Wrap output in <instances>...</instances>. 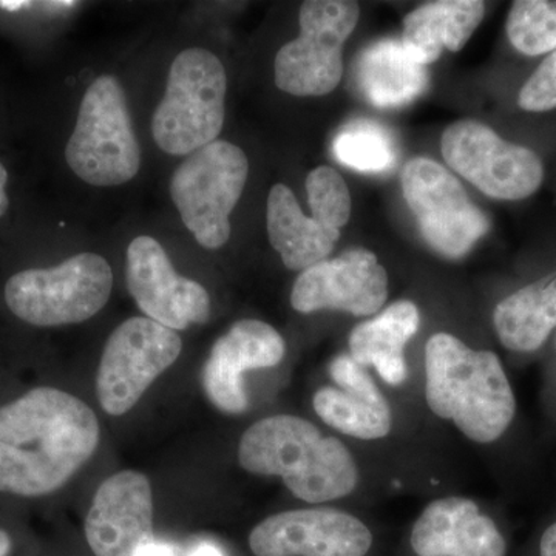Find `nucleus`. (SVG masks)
Here are the masks:
<instances>
[{"label": "nucleus", "instance_id": "obj_1", "mask_svg": "<svg viewBox=\"0 0 556 556\" xmlns=\"http://www.w3.org/2000/svg\"><path fill=\"white\" fill-rule=\"evenodd\" d=\"M93 409L40 387L0 407V493L43 496L67 484L100 445Z\"/></svg>", "mask_w": 556, "mask_h": 556}, {"label": "nucleus", "instance_id": "obj_2", "mask_svg": "<svg viewBox=\"0 0 556 556\" xmlns=\"http://www.w3.org/2000/svg\"><path fill=\"white\" fill-rule=\"evenodd\" d=\"M428 407L468 439L490 444L503 437L517 415V397L500 357L477 351L447 332L426 346Z\"/></svg>", "mask_w": 556, "mask_h": 556}, {"label": "nucleus", "instance_id": "obj_3", "mask_svg": "<svg viewBox=\"0 0 556 556\" xmlns=\"http://www.w3.org/2000/svg\"><path fill=\"white\" fill-rule=\"evenodd\" d=\"M239 463L249 473L280 477L292 495L311 504L345 497L358 482L350 450L298 416H270L249 427Z\"/></svg>", "mask_w": 556, "mask_h": 556}, {"label": "nucleus", "instance_id": "obj_4", "mask_svg": "<svg viewBox=\"0 0 556 556\" xmlns=\"http://www.w3.org/2000/svg\"><path fill=\"white\" fill-rule=\"evenodd\" d=\"M226 91L228 76L218 56L200 47L181 51L153 113L156 146L169 155L189 156L217 141L225 124Z\"/></svg>", "mask_w": 556, "mask_h": 556}, {"label": "nucleus", "instance_id": "obj_5", "mask_svg": "<svg viewBox=\"0 0 556 556\" xmlns=\"http://www.w3.org/2000/svg\"><path fill=\"white\" fill-rule=\"evenodd\" d=\"M65 160L83 181L97 188H112L137 177L141 148L115 76H100L84 93Z\"/></svg>", "mask_w": 556, "mask_h": 556}, {"label": "nucleus", "instance_id": "obj_6", "mask_svg": "<svg viewBox=\"0 0 556 556\" xmlns=\"http://www.w3.org/2000/svg\"><path fill=\"white\" fill-rule=\"evenodd\" d=\"M113 273L108 260L83 252L49 269H27L7 281L11 313L40 328L83 324L110 300Z\"/></svg>", "mask_w": 556, "mask_h": 556}, {"label": "nucleus", "instance_id": "obj_7", "mask_svg": "<svg viewBox=\"0 0 556 556\" xmlns=\"http://www.w3.org/2000/svg\"><path fill=\"white\" fill-rule=\"evenodd\" d=\"M248 174L247 153L217 139L186 156L172 175V200L201 247L219 249L228 243L229 217L243 195Z\"/></svg>", "mask_w": 556, "mask_h": 556}, {"label": "nucleus", "instance_id": "obj_8", "mask_svg": "<svg viewBox=\"0 0 556 556\" xmlns=\"http://www.w3.org/2000/svg\"><path fill=\"white\" fill-rule=\"evenodd\" d=\"M356 2L308 0L300 9V35L285 43L274 62L278 89L294 97H324L343 75L342 50L356 28Z\"/></svg>", "mask_w": 556, "mask_h": 556}, {"label": "nucleus", "instance_id": "obj_9", "mask_svg": "<svg viewBox=\"0 0 556 556\" xmlns=\"http://www.w3.org/2000/svg\"><path fill=\"white\" fill-rule=\"evenodd\" d=\"M181 338L148 317H131L110 336L97 376V396L110 416L138 404L153 380L177 362Z\"/></svg>", "mask_w": 556, "mask_h": 556}, {"label": "nucleus", "instance_id": "obj_10", "mask_svg": "<svg viewBox=\"0 0 556 556\" xmlns=\"http://www.w3.org/2000/svg\"><path fill=\"white\" fill-rule=\"evenodd\" d=\"M441 149L453 170L492 199L525 200L543 185V161L533 150L504 141L478 121L448 126Z\"/></svg>", "mask_w": 556, "mask_h": 556}, {"label": "nucleus", "instance_id": "obj_11", "mask_svg": "<svg viewBox=\"0 0 556 556\" xmlns=\"http://www.w3.org/2000/svg\"><path fill=\"white\" fill-rule=\"evenodd\" d=\"M402 190L424 239L444 257H463L490 228L484 212L437 161L426 156L408 161L402 172Z\"/></svg>", "mask_w": 556, "mask_h": 556}, {"label": "nucleus", "instance_id": "obj_12", "mask_svg": "<svg viewBox=\"0 0 556 556\" xmlns=\"http://www.w3.org/2000/svg\"><path fill=\"white\" fill-rule=\"evenodd\" d=\"M371 546L361 519L331 507L273 515L249 535L255 556H365Z\"/></svg>", "mask_w": 556, "mask_h": 556}, {"label": "nucleus", "instance_id": "obj_13", "mask_svg": "<svg viewBox=\"0 0 556 556\" xmlns=\"http://www.w3.org/2000/svg\"><path fill=\"white\" fill-rule=\"evenodd\" d=\"M127 288L148 318L174 331L206 324L211 316L206 289L179 276L152 237H137L127 248Z\"/></svg>", "mask_w": 556, "mask_h": 556}, {"label": "nucleus", "instance_id": "obj_14", "mask_svg": "<svg viewBox=\"0 0 556 556\" xmlns=\"http://www.w3.org/2000/svg\"><path fill=\"white\" fill-rule=\"evenodd\" d=\"M388 298V274L372 252L351 249L303 270L291 292L292 308L308 314L339 309L372 316Z\"/></svg>", "mask_w": 556, "mask_h": 556}, {"label": "nucleus", "instance_id": "obj_15", "mask_svg": "<svg viewBox=\"0 0 556 556\" xmlns=\"http://www.w3.org/2000/svg\"><path fill=\"white\" fill-rule=\"evenodd\" d=\"M87 543L97 556H138L155 541L149 478L124 470L105 479L86 519Z\"/></svg>", "mask_w": 556, "mask_h": 556}, {"label": "nucleus", "instance_id": "obj_16", "mask_svg": "<svg viewBox=\"0 0 556 556\" xmlns=\"http://www.w3.org/2000/svg\"><path fill=\"white\" fill-rule=\"evenodd\" d=\"M287 353L285 340L265 321L247 318L214 343L203 371V387L212 404L229 415L248 408L244 371L276 367Z\"/></svg>", "mask_w": 556, "mask_h": 556}, {"label": "nucleus", "instance_id": "obj_17", "mask_svg": "<svg viewBox=\"0 0 556 556\" xmlns=\"http://www.w3.org/2000/svg\"><path fill=\"white\" fill-rule=\"evenodd\" d=\"M417 556H506L507 541L496 522L467 497L433 501L412 532Z\"/></svg>", "mask_w": 556, "mask_h": 556}, {"label": "nucleus", "instance_id": "obj_18", "mask_svg": "<svg viewBox=\"0 0 556 556\" xmlns=\"http://www.w3.org/2000/svg\"><path fill=\"white\" fill-rule=\"evenodd\" d=\"M336 387L314 394V409L329 427L364 441L388 437L393 427L390 405L375 380L354 358L342 354L329 368Z\"/></svg>", "mask_w": 556, "mask_h": 556}, {"label": "nucleus", "instance_id": "obj_19", "mask_svg": "<svg viewBox=\"0 0 556 556\" xmlns=\"http://www.w3.org/2000/svg\"><path fill=\"white\" fill-rule=\"evenodd\" d=\"M485 3L479 0H441L419 7L404 20L402 46L417 64L427 67L442 50L459 51L482 22Z\"/></svg>", "mask_w": 556, "mask_h": 556}, {"label": "nucleus", "instance_id": "obj_20", "mask_svg": "<svg viewBox=\"0 0 556 556\" xmlns=\"http://www.w3.org/2000/svg\"><path fill=\"white\" fill-rule=\"evenodd\" d=\"M420 314L413 302L401 300L379 316L364 321L350 336L351 357L361 367H375L390 386L407 379L405 346L419 329Z\"/></svg>", "mask_w": 556, "mask_h": 556}, {"label": "nucleus", "instance_id": "obj_21", "mask_svg": "<svg viewBox=\"0 0 556 556\" xmlns=\"http://www.w3.org/2000/svg\"><path fill=\"white\" fill-rule=\"evenodd\" d=\"M268 236L291 270H305L331 254L340 232L321 226L303 214L294 192L287 185L274 186L268 197Z\"/></svg>", "mask_w": 556, "mask_h": 556}, {"label": "nucleus", "instance_id": "obj_22", "mask_svg": "<svg viewBox=\"0 0 556 556\" xmlns=\"http://www.w3.org/2000/svg\"><path fill=\"white\" fill-rule=\"evenodd\" d=\"M362 93L376 108H401L426 90L427 67L417 64L401 40L386 39L369 46L357 62Z\"/></svg>", "mask_w": 556, "mask_h": 556}, {"label": "nucleus", "instance_id": "obj_23", "mask_svg": "<svg viewBox=\"0 0 556 556\" xmlns=\"http://www.w3.org/2000/svg\"><path fill=\"white\" fill-rule=\"evenodd\" d=\"M493 325L507 350L515 353L540 350L556 328V273L497 303Z\"/></svg>", "mask_w": 556, "mask_h": 556}, {"label": "nucleus", "instance_id": "obj_24", "mask_svg": "<svg viewBox=\"0 0 556 556\" xmlns=\"http://www.w3.org/2000/svg\"><path fill=\"white\" fill-rule=\"evenodd\" d=\"M332 150L340 163L354 170L383 172L397 161L396 142L375 121H351L339 131Z\"/></svg>", "mask_w": 556, "mask_h": 556}, {"label": "nucleus", "instance_id": "obj_25", "mask_svg": "<svg viewBox=\"0 0 556 556\" xmlns=\"http://www.w3.org/2000/svg\"><path fill=\"white\" fill-rule=\"evenodd\" d=\"M511 46L527 56L556 50V0H518L507 17Z\"/></svg>", "mask_w": 556, "mask_h": 556}, {"label": "nucleus", "instance_id": "obj_26", "mask_svg": "<svg viewBox=\"0 0 556 556\" xmlns=\"http://www.w3.org/2000/svg\"><path fill=\"white\" fill-rule=\"evenodd\" d=\"M306 192L313 218L340 232L351 215L350 190L342 175L332 167L318 166L306 178Z\"/></svg>", "mask_w": 556, "mask_h": 556}, {"label": "nucleus", "instance_id": "obj_27", "mask_svg": "<svg viewBox=\"0 0 556 556\" xmlns=\"http://www.w3.org/2000/svg\"><path fill=\"white\" fill-rule=\"evenodd\" d=\"M519 108L526 112L543 113L556 109V50L541 62L527 79L518 97Z\"/></svg>", "mask_w": 556, "mask_h": 556}, {"label": "nucleus", "instance_id": "obj_28", "mask_svg": "<svg viewBox=\"0 0 556 556\" xmlns=\"http://www.w3.org/2000/svg\"><path fill=\"white\" fill-rule=\"evenodd\" d=\"M540 556H556V521L552 522L541 536Z\"/></svg>", "mask_w": 556, "mask_h": 556}, {"label": "nucleus", "instance_id": "obj_29", "mask_svg": "<svg viewBox=\"0 0 556 556\" xmlns=\"http://www.w3.org/2000/svg\"><path fill=\"white\" fill-rule=\"evenodd\" d=\"M7 182H9V172L0 163V218L7 214L10 206L9 195H7Z\"/></svg>", "mask_w": 556, "mask_h": 556}, {"label": "nucleus", "instance_id": "obj_30", "mask_svg": "<svg viewBox=\"0 0 556 556\" xmlns=\"http://www.w3.org/2000/svg\"><path fill=\"white\" fill-rule=\"evenodd\" d=\"M138 556H175V554L174 551H172V547L167 546V544L153 541V543L142 547L141 551H139Z\"/></svg>", "mask_w": 556, "mask_h": 556}, {"label": "nucleus", "instance_id": "obj_31", "mask_svg": "<svg viewBox=\"0 0 556 556\" xmlns=\"http://www.w3.org/2000/svg\"><path fill=\"white\" fill-rule=\"evenodd\" d=\"M188 556H223V554L214 544L203 543L193 548Z\"/></svg>", "mask_w": 556, "mask_h": 556}, {"label": "nucleus", "instance_id": "obj_32", "mask_svg": "<svg viewBox=\"0 0 556 556\" xmlns=\"http://www.w3.org/2000/svg\"><path fill=\"white\" fill-rule=\"evenodd\" d=\"M11 551V538L5 530H0V556H7Z\"/></svg>", "mask_w": 556, "mask_h": 556}, {"label": "nucleus", "instance_id": "obj_33", "mask_svg": "<svg viewBox=\"0 0 556 556\" xmlns=\"http://www.w3.org/2000/svg\"><path fill=\"white\" fill-rule=\"evenodd\" d=\"M31 5L30 2H0V9L16 11L24 9V7Z\"/></svg>", "mask_w": 556, "mask_h": 556}]
</instances>
